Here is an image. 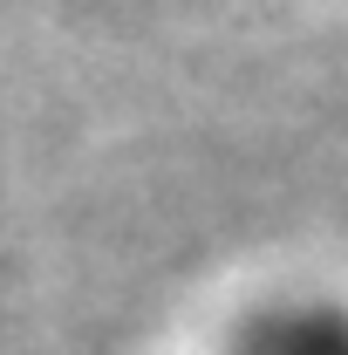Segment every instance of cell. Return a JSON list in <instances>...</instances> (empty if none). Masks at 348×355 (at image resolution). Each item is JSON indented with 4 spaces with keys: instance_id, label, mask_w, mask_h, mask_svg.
I'll return each mask as SVG.
<instances>
[{
    "instance_id": "6da1fadb",
    "label": "cell",
    "mask_w": 348,
    "mask_h": 355,
    "mask_svg": "<svg viewBox=\"0 0 348 355\" xmlns=\"http://www.w3.org/2000/svg\"><path fill=\"white\" fill-rule=\"evenodd\" d=\"M239 355H348L342 314H266L239 335Z\"/></svg>"
}]
</instances>
